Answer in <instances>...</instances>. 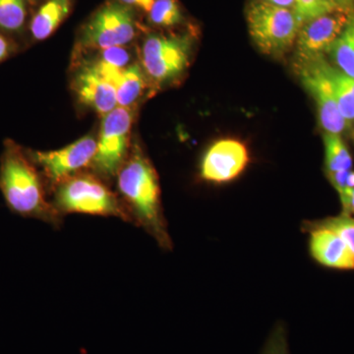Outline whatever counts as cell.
Here are the masks:
<instances>
[{
  "label": "cell",
  "instance_id": "1",
  "mask_svg": "<svg viewBox=\"0 0 354 354\" xmlns=\"http://www.w3.org/2000/svg\"><path fill=\"white\" fill-rule=\"evenodd\" d=\"M118 185L133 223L145 230L160 248L171 250L172 241L162 214L157 171L140 151L131 153L121 167Z\"/></svg>",
  "mask_w": 354,
  "mask_h": 354
},
{
  "label": "cell",
  "instance_id": "2",
  "mask_svg": "<svg viewBox=\"0 0 354 354\" xmlns=\"http://www.w3.org/2000/svg\"><path fill=\"white\" fill-rule=\"evenodd\" d=\"M35 165L19 146L6 142L0 162V190L13 213L59 227L62 215L46 200Z\"/></svg>",
  "mask_w": 354,
  "mask_h": 354
},
{
  "label": "cell",
  "instance_id": "3",
  "mask_svg": "<svg viewBox=\"0 0 354 354\" xmlns=\"http://www.w3.org/2000/svg\"><path fill=\"white\" fill-rule=\"evenodd\" d=\"M53 205L62 215L114 216L133 223L124 204L106 184L90 174H78L58 184Z\"/></svg>",
  "mask_w": 354,
  "mask_h": 354
},
{
  "label": "cell",
  "instance_id": "4",
  "mask_svg": "<svg viewBox=\"0 0 354 354\" xmlns=\"http://www.w3.org/2000/svg\"><path fill=\"white\" fill-rule=\"evenodd\" d=\"M246 20L254 44L263 53L274 57H281L290 50L304 25L297 11L263 0L249 4Z\"/></svg>",
  "mask_w": 354,
  "mask_h": 354
},
{
  "label": "cell",
  "instance_id": "5",
  "mask_svg": "<svg viewBox=\"0 0 354 354\" xmlns=\"http://www.w3.org/2000/svg\"><path fill=\"white\" fill-rule=\"evenodd\" d=\"M330 62L324 55L295 62L300 81L316 102L320 127L324 132L342 135L348 128L339 111L329 75Z\"/></svg>",
  "mask_w": 354,
  "mask_h": 354
},
{
  "label": "cell",
  "instance_id": "6",
  "mask_svg": "<svg viewBox=\"0 0 354 354\" xmlns=\"http://www.w3.org/2000/svg\"><path fill=\"white\" fill-rule=\"evenodd\" d=\"M131 127L132 114L129 108L118 106L104 115L92 162L95 171L102 176H118L127 160Z\"/></svg>",
  "mask_w": 354,
  "mask_h": 354
},
{
  "label": "cell",
  "instance_id": "7",
  "mask_svg": "<svg viewBox=\"0 0 354 354\" xmlns=\"http://www.w3.org/2000/svg\"><path fill=\"white\" fill-rule=\"evenodd\" d=\"M135 35L136 21L131 8L123 3H109L85 26L82 44L86 48L94 50L122 48L134 39Z\"/></svg>",
  "mask_w": 354,
  "mask_h": 354
},
{
  "label": "cell",
  "instance_id": "8",
  "mask_svg": "<svg viewBox=\"0 0 354 354\" xmlns=\"http://www.w3.org/2000/svg\"><path fill=\"white\" fill-rule=\"evenodd\" d=\"M190 50L188 36L153 35L147 38L142 48V65L147 75L156 82H167L187 68Z\"/></svg>",
  "mask_w": 354,
  "mask_h": 354
},
{
  "label": "cell",
  "instance_id": "9",
  "mask_svg": "<svg viewBox=\"0 0 354 354\" xmlns=\"http://www.w3.org/2000/svg\"><path fill=\"white\" fill-rule=\"evenodd\" d=\"M95 151L97 139L88 135L59 150L34 152L32 160L41 167L50 183L57 186L92 165Z\"/></svg>",
  "mask_w": 354,
  "mask_h": 354
},
{
  "label": "cell",
  "instance_id": "10",
  "mask_svg": "<svg viewBox=\"0 0 354 354\" xmlns=\"http://www.w3.org/2000/svg\"><path fill=\"white\" fill-rule=\"evenodd\" d=\"M354 12L335 8L306 21L297 39V62L324 55L341 36Z\"/></svg>",
  "mask_w": 354,
  "mask_h": 354
},
{
  "label": "cell",
  "instance_id": "11",
  "mask_svg": "<svg viewBox=\"0 0 354 354\" xmlns=\"http://www.w3.org/2000/svg\"><path fill=\"white\" fill-rule=\"evenodd\" d=\"M250 162L245 144L236 139H221L203 156L200 176L207 183H230L241 176Z\"/></svg>",
  "mask_w": 354,
  "mask_h": 354
},
{
  "label": "cell",
  "instance_id": "12",
  "mask_svg": "<svg viewBox=\"0 0 354 354\" xmlns=\"http://www.w3.org/2000/svg\"><path fill=\"white\" fill-rule=\"evenodd\" d=\"M74 88L80 101L102 116L118 106L115 88L95 64L79 72Z\"/></svg>",
  "mask_w": 354,
  "mask_h": 354
},
{
  "label": "cell",
  "instance_id": "13",
  "mask_svg": "<svg viewBox=\"0 0 354 354\" xmlns=\"http://www.w3.org/2000/svg\"><path fill=\"white\" fill-rule=\"evenodd\" d=\"M306 232L310 255L317 263L329 269L354 270V255L341 236L325 227L310 228Z\"/></svg>",
  "mask_w": 354,
  "mask_h": 354
},
{
  "label": "cell",
  "instance_id": "14",
  "mask_svg": "<svg viewBox=\"0 0 354 354\" xmlns=\"http://www.w3.org/2000/svg\"><path fill=\"white\" fill-rule=\"evenodd\" d=\"M95 64L115 88L118 106L129 108L139 99L145 88V79L138 65L115 67L101 60Z\"/></svg>",
  "mask_w": 354,
  "mask_h": 354
},
{
  "label": "cell",
  "instance_id": "15",
  "mask_svg": "<svg viewBox=\"0 0 354 354\" xmlns=\"http://www.w3.org/2000/svg\"><path fill=\"white\" fill-rule=\"evenodd\" d=\"M69 11L70 0H48L32 19V36L37 41L50 38L68 16Z\"/></svg>",
  "mask_w": 354,
  "mask_h": 354
},
{
  "label": "cell",
  "instance_id": "16",
  "mask_svg": "<svg viewBox=\"0 0 354 354\" xmlns=\"http://www.w3.org/2000/svg\"><path fill=\"white\" fill-rule=\"evenodd\" d=\"M328 55L335 68L354 79V13Z\"/></svg>",
  "mask_w": 354,
  "mask_h": 354
},
{
  "label": "cell",
  "instance_id": "17",
  "mask_svg": "<svg viewBox=\"0 0 354 354\" xmlns=\"http://www.w3.org/2000/svg\"><path fill=\"white\" fill-rule=\"evenodd\" d=\"M323 139L327 176L337 171H351L353 158L341 135L325 133Z\"/></svg>",
  "mask_w": 354,
  "mask_h": 354
},
{
  "label": "cell",
  "instance_id": "18",
  "mask_svg": "<svg viewBox=\"0 0 354 354\" xmlns=\"http://www.w3.org/2000/svg\"><path fill=\"white\" fill-rule=\"evenodd\" d=\"M329 75L334 87L335 99L339 111L344 116L348 127H353L354 123V94L346 83V75L341 70L329 65Z\"/></svg>",
  "mask_w": 354,
  "mask_h": 354
},
{
  "label": "cell",
  "instance_id": "19",
  "mask_svg": "<svg viewBox=\"0 0 354 354\" xmlns=\"http://www.w3.org/2000/svg\"><path fill=\"white\" fill-rule=\"evenodd\" d=\"M325 227L335 232L346 242L349 250L354 255V216L342 213L337 216H330L320 221H305L301 230L306 232L310 228Z\"/></svg>",
  "mask_w": 354,
  "mask_h": 354
},
{
  "label": "cell",
  "instance_id": "20",
  "mask_svg": "<svg viewBox=\"0 0 354 354\" xmlns=\"http://www.w3.org/2000/svg\"><path fill=\"white\" fill-rule=\"evenodd\" d=\"M27 17L25 0H0V29L18 32Z\"/></svg>",
  "mask_w": 354,
  "mask_h": 354
},
{
  "label": "cell",
  "instance_id": "21",
  "mask_svg": "<svg viewBox=\"0 0 354 354\" xmlns=\"http://www.w3.org/2000/svg\"><path fill=\"white\" fill-rule=\"evenodd\" d=\"M149 14L151 22L160 27H172L183 20L176 0H155Z\"/></svg>",
  "mask_w": 354,
  "mask_h": 354
},
{
  "label": "cell",
  "instance_id": "22",
  "mask_svg": "<svg viewBox=\"0 0 354 354\" xmlns=\"http://www.w3.org/2000/svg\"><path fill=\"white\" fill-rule=\"evenodd\" d=\"M261 354H290L285 323L279 322L274 326Z\"/></svg>",
  "mask_w": 354,
  "mask_h": 354
},
{
  "label": "cell",
  "instance_id": "23",
  "mask_svg": "<svg viewBox=\"0 0 354 354\" xmlns=\"http://www.w3.org/2000/svg\"><path fill=\"white\" fill-rule=\"evenodd\" d=\"M335 8L330 0H297V13L304 23Z\"/></svg>",
  "mask_w": 354,
  "mask_h": 354
},
{
  "label": "cell",
  "instance_id": "24",
  "mask_svg": "<svg viewBox=\"0 0 354 354\" xmlns=\"http://www.w3.org/2000/svg\"><path fill=\"white\" fill-rule=\"evenodd\" d=\"M102 53L101 62L113 65V66L125 67L129 60L127 51L122 48H106V50H102Z\"/></svg>",
  "mask_w": 354,
  "mask_h": 354
},
{
  "label": "cell",
  "instance_id": "25",
  "mask_svg": "<svg viewBox=\"0 0 354 354\" xmlns=\"http://www.w3.org/2000/svg\"><path fill=\"white\" fill-rule=\"evenodd\" d=\"M349 171H337L328 176L330 183L334 186L335 189L337 191L339 196H342L346 192V190L348 189L346 188V179H348Z\"/></svg>",
  "mask_w": 354,
  "mask_h": 354
},
{
  "label": "cell",
  "instance_id": "26",
  "mask_svg": "<svg viewBox=\"0 0 354 354\" xmlns=\"http://www.w3.org/2000/svg\"><path fill=\"white\" fill-rule=\"evenodd\" d=\"M339 198H341L342 208H344L342 213L354 216V189L346 190V192Z\"/></svg>",
  "mask_w": 354,
  "mask_h": 354
},
{
  "label": "cell",
  "instance_id": "27",
  "mask_svg": "<svg viewBox=\"0 0 354 354\" xmlns=\"http://www.w3.org/2000/svg\"><path fill=\"white\" fill-rule=\"evenodd\" d=\"M121 3L127 6H135L143 9L146 12H149L152 8L155 0H120Z\"/></svg>",
  "mask_w": 354,
  "mask_h": 354
},
{
  "label": "cell",
  "instance_id": "28",
  "mask_svg": "<svg viewBox=\"0 0 354 354\" xmlns=\"http://www.w3.org/2000/svg\"><path fill=\"white\" fill-rule=\"evenodd\" d=\"M11 46L7 41L6 37L0 34V62L6 60L8 55H10Z\"/></svg>",
  "mask_w": 354,
  "mask_h": 354
},
{
  "label": "cell",
  "instance_id": "29",
  "mask_svg": "<svg viewBox=\"0 0 354 354\" xmlns=\"http://www.w3.org/2000/svg\"><path fill=\"white\" fill-rule=\"evenodd\" d=\"M263 1L297 11V0H263Z\"/></svg>",
  "mask_w": 354,
  "mask_h": 354
},
{
  "label": "cell",
  "instance_id": "30",
  "mask_svg": "<svg viewBox=\"0 0 354 354\" xmlns=\"http://www.w3.org/2000/svg\"><path fill=\"white\" fill-rule=\"evenodd\" d=\"M337 8L354 12V0H330Z\"/></svg>",
  "mask_w": 354,
  "mask_h": 354
},
{
  "label": "cell",
  "instance_id": "31",
  "mask_svg": "<svg viewBox=\"0 0 354 354\" xmlns=\"http://www.w3.org/2000/svg\"><path fill=\"white\" fill-rule=\"evenodd\" d=\"M346 188L348 189H354V171L353 169L349 171L348 179H346Z\"/></svg>",
  "mask_w": 354,
  "mask_h": 354
},
{
  "label": "cell",
  "instance_id": "32",
  "mask_svg": "<svg viewBox=\"0 0 354 354\" xmlns=\"http://www.w3.org/2000/svg\"><path fill=\"white\" fill-rule=\"evenodd\" d=\"M353 130H354V123H353Z\"/></svg>",
  "mask_w": 354,
  "mask_h": 354
}]
</instances>
